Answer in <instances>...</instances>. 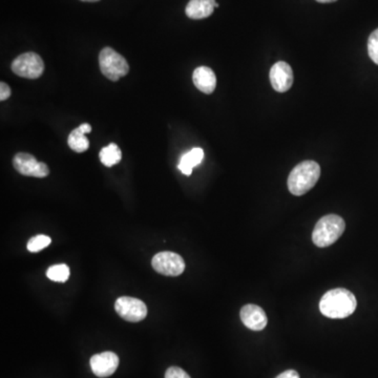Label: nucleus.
<instances>
[{"mask_svg": "<svg viewBox=\"0 0 378 378\" xmlns=\"http://www.w3.org/2000/svg\"><path fill=\"white\" fill-rule=\"evenodd\" d=\"M101 163L106 167H112L116 164L120 163L122 159V152L119 146L115 143H110L106 147H103L99 154Z\"/></svg>", "mask_w": 378, "mask_h": 378, "instance_id": "obj_16", "label": "nucleus"}, {"mask_svg": "<svg viewBox=\"0 0 378 378\" xmlns=\"http://www.w3.org/2000/svg\"><path fill=\"white\" fill-rule=\"evenodd\" d=\"M165 378H191L183 369L179 367L168 368L165 373Z\"/></svg>", "mask_w": 378, "mask_h": 378, "instance_id": "obj_20", "label": "nucleus"}, {"mask_svg": "<svg viewBox=\"0 0 378 378\" xmlns=\"http://www.w3.org/2000/svg\"><path fill=\"white\" fill-rule=\"evenodd\" d=\"M117 314L120 318L130 322H138L147 316V307L138 298L121 296L115 304Z\"/></svg>", "mask_w": 378, "mask_h": 378, "instance_id": "obj_7", "label": "nucleus"}, {"mask_svg": "<svg viewBox=\"0 0 378 378\" xmlns=\"http://www.w3.org/2000/svg\"><path fill=\"white\" fill-rule=\"evenodd\" d=\"M47 276L54 282H67L70 278V268L65 264L54 265L47 269Z\"/></svg>", "mask_w": 378, "mask_h": 378, "instance_id": "obj_17", "label": "nucleus"}, {"mask_svg": "<svg viewBox=\"0 0 378 378\" xmlns=\"http://www.w3.org/2000/svg\"><path fill=\"white\" fill-rule=\"evenodd\" d=\"M13 166L19 174L27 177L45 178L49 169L47 164L37 161L36 158L27 152H19L13 159Z\"/></svg>", "mask_w": 378, "mask_h": 378, "instance_id": "obj_8", "label": "nucleus"}, {"mask_svg": "<svg viewBox=\"0 0 378 378\" xmlns=\"http://www.w3.org/2000/svg\"><path fill=\"white\" fill-rule=\"evenodd\" d=\"M12 91L5 82L0 83V101L7 100L11 97Z\"/></svg>", "mask_w": 378, "mask_h": 378, "instance_id": "obj_21", "label": "nucleus"}, {"mask_svg": "<svg viewBox=\"0 0 378 378\" xmlns=\"http://www.w3.org/2000/svg\"><path fill=\"white\" fill-rule=\"evenodd\" d=\"M269 78L272 88L278 93H286L294 84V72L285 61H279L271 67Z\"/></svg>", "mask_w": 378, "mask_h": 378, "instance_id": "obj_9", "label": "nucleus"}, {"mask_svg": "<svg viewBox=\"0 0 378 378\" xmlns=\"http://www.w3.org/2000/svg\"><path fill=\"white\" fill-rule=\"evenodd\" d=\"M81 1H86V3H96L99 0H81Z\"/></svg>", "mask_w": 378, "mask_h": 378, "instance_id": "obj_24", "label": "nucleus"}, {"mask_svg": "<svg viewBox=\"0 0 378 378\" xmlns=\"http://www.w3.org/2000/svg\"><path fill=\"white\" fill-rule=\"evenodd\" d=\"M12 71L23 78L37 79L45 72V62L36 53L27 51L13 61Z\"/></svg>", "mask_w": 378, "mask_h": 378, "instance_id": "obj_5", "label": "nucleus"}, {"mask_svg": "<svg viewBox=\"0 0 378 378\" xmlns=\"http://www.w3.org/2000/svg\"><path fill=\"white\" fill-rule=\"evenodd\" d=\"M90 364L95 375L101 378L108 377L118 369L119 357L114 352H102L100 354H95L91 358Z\"/></svg>", "mask_w": 378, "mask_h": 378, "instance_id": "obj_10", "label": "nucleus"}, {"mask_svg": "<svg viewBox=\"0 0 378 378\" xmlns=\"http://www.w3.org/2000/svg\"><path fill=\"white\" fill-rule=\"evenodd\" d=\"M276 378H300V375L296 370H287V371L283 372L280 375L276 376Z\"/></svg>", "mask_w": 378, "mask_h": 378, "instance_id": "obj_22", "label": "nucleus"}, {"mask_svg": "<svg viewBox=\"0 0 378 378\" xmlns=\"http://www.w3.org/2000/svg\"><path fill=\"white\" fill-rule=\"evenodd\" d=\"M92 132V126L88 123L81 124L78 128L71 132L67 143L71 150L76 152H84L90 147V141L85 136V134H90Z\"/></svg>", "mask_w": 378, "mask_h": 378, "instance_id": "obj_14", "label": "nucleus"}, {"mask_svg": "<svg viewBox=\"0 0 378 378\" xmlns=\"http://www.w3.org/2000/svg\"><path fill=\"white\" fill-rule=\"evenodd\" d=\"M193 84L204 94H213L217 86V77L209 67H199L193 74Z\"/></svg>", "mask_w": 378, "mask_h": 378, "instance_id": "obj_12", "label": "nucleus"}, {"mask_svg": "<svg viewBox=\"0 0 378 378\" xmlns=\"http://www.w3.org/2000/svg\"><path fill=\"white\" fill-rule=\"evenodd\" d=\"M239 316H241L243 324L252 331H262L268 324L266 312L257 305H245L241 309Z\"/></svg>", "mask_w": 378, "mask_h": 378, "instance_id": "obj_11", "label": "nucleus"}, {"mask_svg": "<svg viewBox=\"0 0 378 378\" xmlns=\"http://www.w3.org/2000/svg\"><path fill=\"white\" fill-rule=\"evenodd\" d=\"M357 300L347 289L336 288L328 291L320 302L322 316L329 318H346L355 311Z\"/></svg>", "mask_w": 378, "mask_h": 378, "instance_id": "obj_1", "label": "nucleus"}, {"mask_svg": "<svg viewBox=\"0 0 378 378\" xmlns=\"http://www.w3.org/2000/svg\"><path fill=\"white\" fill-rule=\"evenodd\" d=\"M101 73L112 81H118L130 72V65L122 55L112 47H104L99 54Z\"/></svg>", "mask_w": 378, "mask_h": 378, "instance_id": "obj_4", "label": "nucleus"}, {"mask_svg": "<svg viewBox=\"0 0 378 378\" xmlns=\"http://www.w3.org/2000/svg\"><path fill=\"white\" fill-rule=\"evenodd\" d=\"M346 223L338 215H328L322 217L316 223L312 233V241L316 246L326 248L331 246L345 233Z\"/></svg>", "mask_w": 378, "mask_h": 378, "instance_id": "obj_3", "label": "nucleus"}, {"mask_svg": "<svg viewBox=\"0 0 378 378\" xmlns=\"http://www.w3.org/2000/svg\"><path fill=\"white\" fill-rule=\"evenodd\" d=\"M215 0H191L186 5L185 13L188 19H207L215 11Z\"/></svg>", "mask_w": 378, "mask_h": 378, "instance_id": "obj_13", "label": "nucleus"}, {"mask_svg": "<svg viewBox=\"0 0 378 378\" xmlns=\"http://www.w3.org/2000/svg\"><path fill=\"white\" fill-rule=\"evenodd\" d=\"M51 242V237H47V235H35V237L29 239V243H27V248L29 252H39V251L45 249V247L49 246Z\"/></svg>", "mask_w": 378, "mask_h": 378, "instance_id": "obj_18", "label": "nucleus"}, {"mask_svg": "<svg viewBox=\"0 0 378 378\" xmlns=\"http://www.w3.org/2000/svg\"><path fill=\"white\" fill-rule=\"evenodd\" d=\"M320 177V166L316 161L302 162L291 170L288 177V189L292 195L304 196L311 191Z\"/></svg>", "mask_w": 378, "mask_h": 378, "instance_id": "obj_2", "label": "nucleus"}, {"mask_svg": "<svg viewBox=\"0 0 378 378\" xmlns=\"http://www.w3.org/2000/svg\"><path fill=\"white\" fill-rule=\"evenodd\" d=\"M203 158L204 152L202 148H193V150L182 156L178 168L181 170L184 175L191 176L193 173V168L201 164Z\"/></svg>", "mask_w": 378, "mask_h": 378, "instance_id": "obj_15", "label": "nucleus"}, {"mask_svg": "<svg viewBox=\"0 0 378 378\" xmlns=\"http://www.w3.org/2000/svg\"><path fill=\"white\" fill-rule=\"evenodd\" d=\"M316 1L320 3H335V1H338V0H316Z\"/></svg>", "mask_w": 378, "mask_h": 378, "instance_id": "obj_23", "label": "nucleus"}, {"mask_svg": "<svg viewBox=\"0 0 378 378\" xmlns=\"http://www.w3.org/2000/svg\"><path fill=\"white\" fill-rule=\"evenodd\" d=\"M152 266L160 274L179 276L185 270L183 257L172 251H162L152 257Z\"/></svg>", "mask_w": 378, "mask_h": 378, "instance_id": "obj_6", "label": "nucleus"}, {"mask_svg": "<svg viewBox=\"0 0 378 378\" xmlns=\"http://www.w3.org/2000/svg\"><path fill=\"white\" fill-rule=\"evenodd\" d=\"M368 54L371 60L378 65V29L372 32L368 39Z\"/></svg>", "mask_w": 378, "mask_h": 378, "instance_id": "obj_19", "label": "nucleus"}]
</instances>
